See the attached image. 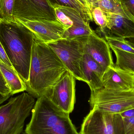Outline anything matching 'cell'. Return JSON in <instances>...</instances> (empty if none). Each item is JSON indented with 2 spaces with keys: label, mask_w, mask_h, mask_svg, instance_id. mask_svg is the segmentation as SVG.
<instances>
[{
  "label": "cell",
  "mask_w": 134,
  "mask_h": 134,
  "mask_svg": "<svg viewBox=\"0 0 134 134\" xmlns=\"http://www.w3.org/2000/svg\"><path fill=\"white\" fill-rule=\"evenodd\" d=\"M67 70L47 44L35 39L26 91L38 98L44 95Z\"/></svg>",
  "instance_id": "obj_1"
},
{
  "label": "cell",
  "mask_w": 134,
  "mask_h": 134,
  "mask_svg": "<svg viewBox=\"0 0 134 134\" xmlns=\"http://www.w3.org/2000/svg\"><path fill=\"white\" fill-rule=\"evenodd\" d=\"M35 37L18 21L0 24V42L16 73L25 83L29 79L31 53Z\"/></svg>",
  "instance_id": "obj_2"
},
{
  "label": "cell",
  "mask_w": 134,
  "mask_h": 134,
  "mask_svg": "<svg viewBox=\"0 0 134 134\" xmlns=\"http://www.w3.org/2000/svg\"><path fill=\"white\" fill-rule=\"evenodd\" d=\"M27 134H79L69 117L46 95L38 98L32 109Z\"/></svg>",
  "instance_id": "obj_3"
},
{
  "label": "cell",
  "mask_w": 134,
  "mask_h": 134,
  "mask_svg": "<svg viewBox=\"0 0 134 134\" xmlns=\"http://www.w3.org/2000/svg\"><path fill=\"white\" fill-rule=\"evenodd\" d=\"M33 96L23 93L0 107V134H21L35 104Z\"/></svg>",
  "instance_id": "obj_4"
},
{
  "label": "cell",
  "mask_w": 134,
  "mask_h": 134,
  "mask_svg": "<svg viewBox=\"0 0 134 134\" xmlns=\"http://www.w3.org/2000/svg\"><path fill=\"white\" fill-rule=\"evenodd\" d=\"M91 108L111 114H120L134 109V90L118 91L103 88L91 91Z\"/></svg>",
  "instance_id": "obj_5"
},
{
  "label": "cell",
  "mask_w": 134,
  "mask_h": 134,
  "mask_svg": "<svg viewBox=\"0 0 134 134\" xmlns=\"http://www.w3.org/2000/svg\"><path fill=\"white\" fill-rule=\"evenodd\" d=\"M67 70L76 79L84 82L80 72V63L84 53L82 37L62 39L48 43Z\"/></svg>",
  "instance_id": "obj_6"
},
{
  "label": "cell",
  "mask_w": 134,
  "mask_h": 134,
  "mask_svg": "<svg viewBox=\"0 0 134 134\" xmlns=\"http://www.w3.org/2000/svg\"><path fill=\"white\" fill-rule=\"evenodd\" d=\"M14 19L27 20H58L49 0H15Z\"/></svg>",
  "instance_id": "obj_7"
},
{
  "label": "cell",
  "mask_w": 134,
  "mask_h": 134,
  "mask_svg": "<svg viewBox=\"0 0 134 134\" xmlns=\"http://www.w3.org/2000/svg\"><path fill=\"white\" fill-rule=\"evenodd\" d=\"M75 80L67 70L45 94L59 108L69 114L75 102Z\"/></svg>",
  "instance_id": "obj_8"
},
{
  "label": "cell",
  "mask_w": 134,
  "mask_h": 134,
  "mask_svg": "<svg viewBox=\"0 0 134 134\" xmlns=\"http://www.w3.org/2000/svg\"><path fill=\"white\" fill-rule=\"evenodd\" d=\"M117 115L93 108L83 119L79 134H119Z\"/></svg>",
  "instance_id": "obj_9"
},
{
  "label": "cell",
  "mask_w": 134,
  "mask_h": 134,
  "mask_svg": "<svg viewBox=\"0 0 134 134\" xmlns=\"http://www.w3.org/2000/svg\"><path fill=\"white\" fill-rule=\"evenodd\" d=\"M18 21L33 34L35 39L46 44L62 39L66 28L59 20H27Z\"/></svg>",
  "instance_id": "obj_10"
},
{
  "label": "cell",
  "mask_w": 134,
  "mask_h": 134,
  "mask_svg": "<svg viewBox=\"0 0 134 134\" xmlns=\"http://www.w3.org/2000/svg\"><path fill=\"white\" fill-rule=\"evenodd\" d=\"M84 53L92 57L102 67L105 71L114 66L111 48L104 37L95 31L87 37H83Z\"/></svg>",
  "instance_id": "obj_11"
},
{
  "label": "cell",
  "mask_w": 134,
  "mask_h": 134,
  "mask_svg": "<svg viewBox=\"0 0 134 134\" xmlns=\"http://www.w3.org/2000/svg\"><path fill=\"white\" fill-rule=\"evenodd\" d=\"M104 88L118 91L134 90V74L116 68H109L102 77Z\"/></svg>",
  "instance_id": "obj_12"
},
{
  "label": "cell",
  "mask_w": 134,
  "mask_h": 134,
  "mask_svg": "<svg viewBox=\"0 0 134 134\" xmlns=\"http://www.w3.org/2000/svg\"><path fill=\"white\" fill-rule=\"evenodd\" d=\"M80 69L84 82L88 84L91 91L104 87L102 77L104 70L100 64L89 54H83Z\"/></svg>",
  "instance_id": "obj_13"
},
{
  "label": "cell",
  "mask_w": 134,
  "mask_h": 134,
  "mask_svg": "<svg viewBox=\"0 0 134 134\" xmlns=\"http://www.w3.org/2000/svg\"><path fill=\"white\" fill-rule=\"evenodd\" d=\"M54 5L61 9L72 23V26L65 31L62 38L71 39L87 37L94 32L91 28L90 23L85 21L76 9L68 6Z\"/></svg>",
  "instance_id": "obj_14"
},
{
  "label": "cell",
  "mask_w": 134,
  "mask_h": 134,
  "mask_svg": "<svg viewBox=\"0 0 134 134\" xmlns=\"http://www.w3.org/2000/svg\"><path fill=\"white\" fill-rule=\"evenodd\" d=\"M105 13L108 19V24L105 31H108V35H113L125 39L134 38L133 20L120 15L108 13Z\"/></svg>",
  "instance_id": "obj_15"
},
{
  "label": "cell",
  "mask_w": 134,
  "mask_h": 134,
  "mask_svg": "<svg viewBox=\"0 0 134 134\" xmlns=\"http://www.w3.org/2000/svg\"><path fill=\"white\" fill-rule=\"evenodd\" d=\"M0 70L10 89L11 95L26 91V83L16 72L1 62Z\"/></svg>",
  "instance_id": "obj_16"
},
{
  "label": "cell",
  "mask_w": 134,
  "mask_h": 134,
  "mask_svg": "<svg viewBox=\"0 0 134 134\" xmlns=\"http://www.w3.org/2000/svg\"><path fill=\"white\" fill-rule=\"evenodd\" d=\"M93 6L100 7L105 13L120 15L134 21L119 0H99L93 4L92 7Z\"/></svg>",
  "instance_id": "obj_17"
},
{
  "label": "cell",
  "mask_w": 134,
  "mask_h": 134,
  "mask_svg": "<svg viewBox=\"0 0 134 134\" xmlns=\"http://www.w3.org/2000/svg\"><path fill=\"white\" fill-rule=\"evenodd\" d=\"M110 47L116 57L115 66L134 74V54Z\"/></svg>",
  "instance_id": "obj_18"
},
{
  "label": "cell",
  "mask_w": 134,
  "mask_h": 134,
  "mask_svg": "<svg viewBox=\"0 0 134 134\" xmlns=\"http://www.w3.org/2000/svg\"><path fill=\"white\" fill-rule=\"evenodd\" d=\"M51 4H57L71 7L78 11L85 21L90 23L93 21L91 12L76 0H49Z\"/></svg>",
  "instance_id": "obj_19"
},
{
  "label": "cell",
  "mask_w": 134,
  "mask_h": 134,
  "mask_svg": "<svg viewBox=\"0 0 134 134\" xmlns=\"http://www.w3.org/2000/svg\"><path fill=\"white\" fill-rule=\"evenodd\" d=\"M104 38L110 47L134 54V48L126 42L125 38L108 35H105Z\"/></svg>",
  "instance_id": "obj_20"
},
{
  "label": "cell",
  "mask_w": 134,
  "mask_h": 134,
  "mask_svg": "<svg viewBox=\"0 0 134 134\" xmlns=\"http://www.w3.org/2000/svg\"><path fill=\"white\" fill-rule=\"evenodd\" d=\"M15 0H0V18L2 21H15L13 15Z\"/></svg>",
  "instance_id": "obj_21"
},
{
  "label": "cell",
  "mask_w": 134,
  "mask_h": 134,
  "mask_svg": "<svg viewBox=\"0 0 134 134\" xmlns=\"http://www.w3.org/2000/svg\"><path fill=\"white\" fill-rule=\"evenodd\" d=\"M117 124L119 134H134V116L124 118L117 114Z\"/></svg>",
  "instance_id": "obj_22"
},
{
  "label": "cell",
  "mask_w": 134,
  "mask_h": 134,
  "mask_svg": "<svg viewBox=\"0 0 134 134\" xmlns=\"http://www.w3.org/2000/svg\"><path fill=\"white\" fill-rule=\"evenodd\" d=\"M91 14L93 21L99 27L100 31L104 33L108 24L106 13L100 7L93 6L91 8Z\"/></svg>",
  "instance_id": "obj_23"
},
{
  "label": "cell",
  "mask_w": 134,
  "mask_h": 134,
  "mask_svg": "<svg viewBox=\"0 0 134 134\" xmlns=\"http://www.w3.org/2000/svg\"><path fill=\"white\" fill-rule=\"evenodd\" d=\"M0 94L4 96L11 94V91L3 75L0 72Z\"/></svg>",
  "instance_id": "obj_24"
},
{
  "label": "cell",
  "mask_w": 134,
  "mask_h": 134,
  "mask_svg": "<svg viewBox=\"0 0 134 134\" xmlns=\"http://www.w3.org/2000/svg\"><path fill=\"white\" fill-rule=\"evenodd\" d=\"M0 62L4 64H5L9 67L10 68L12 69L13 71L16 72L15 71L12 65L11 64L1 42H0Z\"/></svg>",
  "instance_id": "obj_25"
},
{
  "label": "cell",
  "mask_w": 134,
  "mask_h": 134,
  "mask_svg": "<svg viewBox=\"0 0 134 134\" xmlns=\"http://www.w3.org/2000/svg\"><path fill=\"white\" fill-rule=\"evenodd\" d=\"M134 20V0H119Z\"/></svg>",
  "instance_id": "obj_26"
},
{
  "label": "cell",
  "mask_w": 134,
  "mask_h": 134,
  "mask_svg": "<svg viewBox=\"0 0 134 134\" xmlns=\"http://www.w3.org/2000/svg\"><path fill=\"white\" fill-rule=\"evenodd\" d=\"M122 118H127L134 116V109L128 110L119 114Z\"/></svg>",
  "instance_id": "obj_27"
},
{
  "label": "cell",
  "mask_w": 134,
  "mask_h": 134,
  "mask_svg": "<svg viewBox=\"0 0 134 134\" xmlns=\"http://www.w3.org/2000/svg\"><path fill=\"white\" fill-rule=\"evenodd\" d=\"M80 4L89 9L91 12V6L88 0H76Z\"/></svg>",
  "instance_id": "obj_28"
},
{
  "label": "cell",
  "mask_w": 134,
  "mask_h": 134,
  "mask_svg": "<svg viewBox=\"0 0 134 134\" xmlns=\"http://www.w3.org/2000/svg\"><path fill=\"white\" fill-rule=\"evenodd\" d=\"M11 96V94L6 95V96H4V95L0 94V105L3 102H4L8 98H9V97Z\"/></svg>",
  "instance_id": "obj_29"
},
{
  "label": "cell",
  "mask_w": 134,
  "mask_h": 134,
  "mask_svg": "<svg viewBox=\"0 0 134 134\" xmlns=\"http://www.w3.org/2000/svg\"><path fill=\"white\" fill-rule=\"evenodd\" d=\"M126 42L134 48V38L125 39Z\"/></svg>",
  "instance_id": "obj_30"
},
{
  "label": "cell",
  "mask_w": 134,
  "mask_h": 134,
  "mask_svg": "<svg viewBox=\"0 0 134 134\" xmlns=\"http://www.w3.org/2000/svg\"><path fill=\"white\" fill-rule=\"evenodd\" d=\"M99 1V0H94V3H95V2H96L97 1Z\"/></svg>",
  "instance_id": "obj_31"
},
{
  "label": "cell",
  "mask_w": 134,
  "mask_h": 134,
  "mask_svg": "<svg viewBox=\"0 0 134 134\" xmlns=\"http://www.w3.org/2000/svg\"><path fill=\"white\" fill-rule=\"evenodd\" d=\"M2 22V20L0 18V24H1V23Z\"/></svg>",
  "instance_id": "obj_32"
},
{
  "label": "cell",
  "mask_w": 134,
  "mask_h": 134,
  "mask_svg": "<svg viewBox=\"0 0 134 134\" xmlns=\"http://www.w3.org/2000/svg\"><path fill=\"white\" fill-rule=\"evenodd\" d=\"M23 134H27L26 133H23Z\"/></svg>",
  "instance_id": "obj_33"
},
{
  "label": "cell",
  "mask_w": 134,
  "mask_h": 134,
  "mask_svg": "<svg viewBox=\"0 0 134 134\" xmlns=\"http://www.w3.org/2000/svg\"><path fill=\"white\" fill-rule=\"evenodd\" d=\"M0 72H1V70H0Z\"/></svg>",
  "instance_id": "obj_34"
},
{
  "label": "cell",
  "mask_w": 134,
  "mask_h": 134,
  "mask_svg": "<svg viewBox=\"0 0 134 134\" xmlns=\"http://www.w3.org/2000/svg\"></svg>",
  "instance_id": "obj_35"
}]
</instances>
